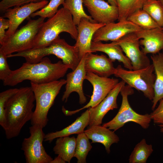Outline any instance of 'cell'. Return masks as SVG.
<instances>
[{
    "mask_svg": "<svg viewBox=\"0 0 163 163\" xmlns=\"http://www.w3.org/2000/svg\"><path fill=\"white\" fill-rule=\"evenodd\" d=\"M69 69L62 61L52 63L48 58L45 57L39 62H26L18 69L12 70L3 81V84L13 86L26 80L37 84L47 83L63 77Z\"/></svg>",
    "mask_w": 163,
    "mask_h": 163,
    "instance_id": "1",
    "label": "cell"
},
{
    "mask_svg": "<svg viewBox=\"0 0 163 163\" xmlns=\"http://www.w3.org/2000/svg\"><path fill=\"white\" fill-rule=\"evenodd\" d=\"M35 101L30 87H21L5 103L6 126L4 130L7 139L16 137L27 122L31 120Z\"/></svg>",
    "mask_w": 163,
    "mask_h": 163,
    "instance_id": "2",
    "label": "cell"
},
{
    "mask_svg": "<svg viewBox=\"0 0 163 163\" xmlns=\"http://www.w3.org/2000/svg\"><path fill=\"white\" fill-rule=\"evenodd\" d=\"M63 32L68 33L76 40L78 35L77 26L74 23L70 12L63 7L44 22L35 38L31 49L47 46Z\"/></svg>",
    "mask_w": 163,
    "mask_h": 163,
    "instance_id": "3",
    "label": "cell"
},
{
    "mask_svg": "<svg viewBox=\"0 0 163 163\" xmlns=\"http://www.w3.org/2000/svg\"><path fill=\"white\" fill-rule=\"evenodd\" d=\"M51 55L60 59L72 71L76 69L81 60L74 45H69L60 37L46 46L17 53L14 56L23 57L26 62L34 63L39 62L46 56Z\"/></svg>",
    "mask_w": 163,
    "mask_h": 163,
    "instance_id": "4",
    "label": "cell"
},
{
    "mask_svg": "<svg viewBox=\"0 0 163 163\" xmlns=\"http://www.w3.org/2000/svg\"><path fill=\"white\" fill-rule=\"evenodd\" d=\"M30 83L36 103L31 123L32 125H38L43 128L48 121L49 111L61 88L66 85V81L61 79L42 84Z\"/></svg>",
    "mask_w": 163,
    "mask_h": 163,
    "instance_id": "5",
    "label": "cell"
},
{
    "mask_svg": "<svg viewBox=\"0 0 163 163\" xmlns=\"http://www.w3.org/2000/svg\"><path fill=\"white\" fill-rule=\"evenodd\" d=\"M45 18L29 19L27 24L17 30L5 40L0 51L7 55L31 50L35 38L44 23Z\"/></svg>",
    "mask_w": 163,
    "mask_h": 163,
    "instance_id": "6",
    "label": "cell"
},
{
    "mask_svg": "<svg viewBox=\"0 0 163 163\" xmlns=\"http://www.w3.org/2000/svg\"><path fill=\"white\" fill-rule=\"evenodd\" d=\"M153 64L137 70H126L119 65L116 68L114 75L132 88L143 92L144 95L152 101L154 97V86L155 75Z\"/></svg>",
    "mask_w": 163,
    "mask_h": 163,
    "instance_id": "7",
    "label": "cell"
},
{
    "mask_svg": "<svg viewBox=\"0 0 163 163\" xmlns=\"http://www.w3.org/2000/svg\"><path fill=\"white\" fill-rule=\"evenodd\" d=\"M133 92L132 88L128 85L124 86L120 92L122 96V101L118 113L111 120L104 123L103 126L115 131L126 123L132 122L139 124L144 129L148 128L152 120L150 114L142 115L137 113L129 104L128 96Z\"/></svg>",
    "mask_w": 163,
    "mask_h": 163,
    "instance_id": "8",
    "label": "cell"
},
{
    "mask_svg": "<svg viewBox=\"0 0 163 163\" xmlns=\"http://www.w3.org/2000/svg\"><path fill=\"white\" fill-rule=\"evenodd\" d=\"M30 135L25 138L21 149L27 163H50L53 159L46 152L43 145L45 134L43 128L36 125L29 127Z\"/></svg>",
    "mask_w": 163,
    "mask_h": 163,
    "instance_id": "9",
    "label": "cell"
},
{
    "mask_svg": "<svg viewBox=\"0 0 163 163\" xmlns=\"http://www.w3.org/2000/svg\"><path fill=\"white\" fill-rule=\"evenodd\" d=\"M85 79L91 84L93 88L90 101L83 107L74 111L68 110L62 106V111L65 115L71 116L85 108L95 107L106 97L119 82L117 79L101 77L89 72H87Z\"/></svg>",
    "mask_w": 163,
    "mask_h": 163,
    "instance_id": "10",
    "label": "cell"
},
{
    "mask_svg": "<svg viewBox=\"0 0 163 163\" xmlns=\"http://www.w3.org/2000/svg\"><path fill=\"white\" fill-rule=\"evenodd\" d=\"M139 40L135 32L128 34L119 40L113 41L120 46L130 60L133 70L142 69L151 64L148 57L140 49Z\"/></svg>",
    "mask_w": 163,
    "mask_h": 163,
    "instance_id": "11",
    "label": "cell"
},
{
    "mask_svg": "<svg viewBox=\"0 0 163 163\" xmlns=\"http://www.w3.org/2000/svg\"><path fill=\"white\" fill-rule=\"evenodd\" d=\"M48 3V1L44 0L15 6L13 8H10L6 10L2 17L8 18L10 26L6 31L4 42L14 34L25 19L30 16L33 13L45 7Z\"/></svg>",
    "mask_w": 163,
    "mask_h": 163,
    "instance_id": "12",
    "label": "cell"
},
{
    "mask_svg": "<svg viewBox=\"0 0 163 163\" xmlns=\"http://www.w3.org/2000/svg\"><path fill=\"white\" fill-rule=\"evenodd\" d=\"M142 28L127 20L106 24L94 34V41H116L126 35L138 32Z\"/></svg>",
    "mask_w": 163,
    "mask_h": 163,
    "instance_id": "13",
    "label": "cell"
},
{
    "mask_svg": "<svg viewBox=\"0 0 163 163\" xmlns=\"http://www.w3.org/2000/svg\"><path fill=\"white\" fill-rule=\"evenodd\" d=\"M91 17L95 22L107 24L118 20L117 6L109 4L103 0H82Z\"/></svg>",
    "mask_w": 163,
    "mask_h": 163,
    "instance_id": "14",
    "label": "cell"
},
{
    "mask_svg": "<svg viewBox=\"0 0 163 163\" xmlns=\"http://www.w3.org/2000/svg\"><path fill=\"white\" fill-rule=\"evenodd\" d=\"M125 85V83L123 81L119 82L99 104L93 107L88 108L90 113L89 126L101 125L106 113L109 110L118 108L117 97Z\"/></svg>",
    "mask_w": 163,
    "mask_h": 163,
    "instance_id": "15",
    "label": "cell"
},
{
    "mask_svg": "<svg viewBox=\"0 0 163 163\" xmlns=\"http://www.w3.org/2000/svg\"><path fill=\"white\" fill-rule=\"evenodd\" d=\"M106 24L92 22L85 18L81 19L77 25L78 35L74 45L80 60L86 54L92 53L91 47L93 36L97 30Z\"/></svg>",
    "mask_w": 163,
    "mask_h": 163,
    "instance_id": "16",
    "label": "cell"
},
{
    "mask_svg": "<svg viewBox=\"0 0 163 163\" xmlns=\"http://www.w3.org/2000/svg\"><path fill=\"white\" fill-rule=\"evenodd\" d=\"M87 54L82 58L76 69L67 75L66 89L62 98V101L66 102L70 94L75 92L79 95L80 104H82L86 102L87 98L83 92V83L87 72L85 63Z\"/></svg>",
    "mask_w": 163,
    "mask_h": 163,
    "instance_id": "17",
    "label": "cell"
},
{
    "mask_svg": "<svg viewBox=\"0 0 163 163\" xmlns=\"http://www.w3.org/2000/svg\"><path fill=\"white\" fill-rule=\"evenodd\" d=\"M140 39L142 50L145 54H157L163 49V30L162 27L142 29L136 32Z\"/></svg>",
    "mask_w": 163,
    "mask_h": 163,
    "instance_id": "18",
    "label": "cell"
},
{
    "mask_svg": "<svg viewBox=\"0 0 163 163\" xmlns=\"http://www.w3.org/2000/svg\"><path fill=\"white\" fill-rule=\"evenodd\" d=\"M113 62L104 55L87 54L85 67L86 72H89L101 77H108L114 75L116 68Z\"/></svg>",
    "mask_w": 163,
    "mask_h": 163,
    "instance_id": "19",
    "label": "cell"
},
{
    "mask_svg": "<svg viewBox=\"0 0 163 163\" xmlns=\"http://www.w3.org/2000/svg\"><path fill=\"white\" fill-rule=\"evenodd\" d=\"M91 52H101L106 54L113 62L117 60L122 62L124 67L129 70H133L131 63L129 59L123 53L120 46L114 41L110 43H104L101 41H94L91 43Z\"/></svg>",
    "mask_w": 163,
    "mask_h": 163,
    "instance_id": "20",
    "label": "cell"
},
{
    "mask_svg": "<svg viewBox=\"0 0 163 163\" xmlns=\"http://www.w3.org/2000/svg\"><path fill=\"white\" fill-rule=\"evenodd\" d=\"M111 130L103 126L96 125L89 126L84 132L89 139L92 140V143L102 144L107 153H109L112 144L119 141L118 136Z\"/></svg>",
    "mask_w": 163,
    "mask_h": 163,
    "instance_id": "21",
    "label": "cell"
},
{
    "mask_svg": "<svg viewBox=\"0 0 163 163\" xmlns=\"http://www.w3.org/2000/svg\"><path fill=\"white\" fill-rule=\"evenodd\" d=\"M89 120L90 113L87 109L73 123L67 127L61 130L50 133L45 135L44 141L50 143L56 138L82 133L84 132L85 128L88 126Z\"/></svg>",
    "mask_w": 163,
    "mask_h": 163,
    "instance_id": "22",
    "label": "cell"
},
{
    "mask_svg": "<svg viewBox=\"0 0 163 163\" xmlns=\"http://www.w3.org/2000/svg\"><path fill=\"white\" fill-rule=\"evenodd\" d=\"M154 69L155 79L154 86V97L152 109L154 110L158 101L163 99V53L151 56Z\"/></svg>",
    "mask_w": 163,
    "mask_h": 163,
    "instance_id": "23",
    "label": "cell"
},
{
    "mask_svg": "<svg viewBox=\"0 0 163 163\" xmlns=\"http://www.w3.org/2000/svg\"><path fill=\"white\" fill-rule=\"evenodd\" d=\"M76 145V138L69 136L57 138L53 148L55 154L60 156L66 162L70 163L74 157Z\"/></svg>",
    "mask_w": 163,
    "mask_h": 163,
    "instance_id": "24",
    "label": "cell"
},
{
    "mask_svg": "<svg viewBox=\"0 0 163 163\" xmlns=\"http://www.w3.org/2000/svg\"><path fill=\"white\" fill-rule=\"evenodd\" d=\"M151 0H116L119 12L118 21L127 20L133 13Z\"/></svg>",
    "mask_w": 163,
    "mask_h": 163,
    "instance_id": "25",
    "label": "cell"
},
{
    "mask_svg": "<svg viewBox=\"0 0 163 163\" xmlns=\"http://www.w3.org/2000/svg\"><path fill=\"white\" fill-rule=\"evenodd\" d=\"M151 144H147L143 139L135 146L129 159V163H146L153 152Z\"/></svg>",
    "mask_w": 163,
    "mask_h": 163,
    "instance_id": "26",
    "label": "cell"
},
{
    "mask_svg": "<svg viewBox=\"0 0 163 163\" xmlns=\"http://www.w3.org/2000/svg\"><path fill=\"white\" fill-rule=\"evenodd\" d=\"M82 0H65L62 4L63 7L69 11L72 15L74 22L76 26L79 24L82 18L95 22L91 16L85 12Z\"/></svg>",
    "mask_w": 163,
    "mask_h": 163,
    "instance_id": "27",
    "label": "cell"
},
{
    "mask_svg": "<svg viewBox=\"0 0 163 163\" xmlns=\"http://www.w3.org/2000/svg\"><path fill=\"white\" fill-rule=\"evenodd\" d=\"M144 29L161 27L151 17L142 9L136 11L127 19Z\"/></svg>",
    "mask_w": 163,
    "mask_h": 163,
    "instance_id": "28",
    "label": "cell"
},
{
    "mask_svg": "<svg viewBox=\"0 0 163 163\" xmlns=\"http://www.w3.org/2000/svg\"><path fill=\"white\" fill-rule=\"evenodd\" d=\"M92 148L89 139L84 132L78 134L74 155L78 163H86L87 155Z\"/></svg>",
    "mask_w": 163,
    "mask_h": 163,
    "instance_id": "29",
    "label": "cell"
},
{
    "mask_svg": "<svg viewBox=\"0 0 163 163\" xmlns=\"http://www.w3.org/2000/svg\"><path fill=\"white\" fill-rule=\"evenodd\" d=\"M146 11L161 27L163 26V6L158 0H151L143 5Z\"/></svg>",
    "mask_w": 163,
    "mask_h": 163,
    "instance_id": "30",
    "label": "cell"
},
{
    "mask_svg": "<svg viewBox=\"0 0 163 163\" xmlns=\"http://www.w3.org/2000/svg\"><path fill=\"white\" fill-rule=\"evenodd\" d=\"M65 0H50V2L45 7L39 11L33 13L30 17L37 16L46 18H50L53 16L57 12L59 6L63 4Z\"/></svg>",
    "mask_w": 163,
    "mask_h": 163,
    "instance_id": "31",
    "label": "cell"
},
{
    "mask_svg": "<svg viewBox=\"0 0 163 163\" xmlns=\"http://www.w3.org/2000/svg\"><path fill=\"white\" fill-rule=\"evenodd\" d=\"M19 88H11L0 93V125L4 130L6 126L5 106V103L13 95L16 93Z\"/></svg>",
    "mask_w": 163,
    "mask_h": 163,
    "instance_id": "32",
    "label": "cell"
},
{
    "mask_svg": "<svg viewBox=\"0 0 163 163\" xmlns=\"http://www.w3.org/2000/svg\"><path fill=\"white\" fill-rule=\"evenodd\" d=\"M149 114L154 123L159 127L161 132L163 133V99L160 101L157 108Z\"/></svg>",
    "mask_w": 163,
    "mask_h": 163,
    "instance_id": "33",
    "label": "cell"
},
{
    "mask_svg": "<svg viewBox=\"0 0 163 163\" xmlns=\"http://www.w3.org/2000/svg\"><path fill=\"white\" fill-rule=\"evenodd\" d=\"M44 0H2L0 2V11L4 12L13 7L19 6L30 3L40 2Z\"/></svg>",
    "mask_w": 163,
    "mask_h": 163,
    "instance_id": "34",
    "label": "cell"
},
{
    "mask_svg": "<svg viewBox=\"0 0 163 163\" xmlns=\"http://www.w3.org/2000/svg\"><path fill=\"white\" fill-rule=\"evenodd\" d=\"M7 58V55L0 51V79L3 81L10 75L12 71L8 63Z\"/></svg>",
    "mask_w": 163,
    "mask_h": 163,
    "instance_id": "35",
    "label": "cell"
},
{
    "mask_svg": "<svg viewBox=\"0 0 163 163\" xmlns=\"http://www.w3.org/2000/svg\"><path fill=\"white\" fill-rule=\"evenodd\" d=\"M10 23L8 19L0 17V44H3L6 36L5 30L9 28Z\"/></svg>",
    "mask_w": 163,
    "mask_h": 163,
    "instance_id": "36",
    "label": "cell"
},
{
    "mask_svg": "<svg viewBox=\"0 0 163 163\" xmlns=\"http://www.w3.org/2000/svg\"><path fill=\"white\" fill-rule=\"evenodd\" d=\"M66 161L64 160L59 155L58 156L53 159L50 163H65Z\"/></svg>",
    "mask_w": 163,
    "mask_h": 163,
    "instance_id": "37",
    "label": "cell"
},
{
    "mask_svg": "<svg viewBox=\"0 0 163 163\" xmlns=\"http://www.w3.org/2000/svg\"><path fill=\"white\" fill-rule=\"evenodd\" d=\"M109 3L110 5L117 6V4L116 0H107Z\"/></svg>",
    "mask_w": 163,
    "mask_h": 163,
    "instance_id": "38",
    "label": "cell"
},
{
    "mask_svg": "<svg viewBox=\"0 0 163 163\" xmlns=\"http://www.w3.org/2000/svg\"><path fill=\"white\" fill-rule=\"evenodd\" d=\"M163 6V0H158Z\"/></svg>",
    "mask_w": 163,
    "mask_h": 163,
    "instance_id": "39",
    "label": "cell"
},
{
    "mask_svg": "<svg viewBox=\"0 0 163 163\" xmlns=\"http://www.w3.org/2000/svg\"><path fill=\"white\" fill-rule=\"evenodd\" d=\"M162 30H163V27H162Z\"/></svg>",
    "mask_w": 163,
    "mask_h": 163,
    "instance_id": "40",
    "label": "cell"
},
{
    "mask_svg": "<svg viewBox=\"0 0 163 163\" xmlns=\"http://www.w3.org/2000/svg\"><path fill=\"white\" fill-rule=\"evenodd\" d=\"M162 50H163V49Z\"/></svg>",
    "mask_w": 163,
    "mask_h": 163,
    "instance_id": "41",
    "label": "cell"
}]
</instances>
